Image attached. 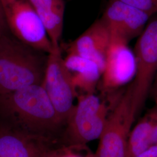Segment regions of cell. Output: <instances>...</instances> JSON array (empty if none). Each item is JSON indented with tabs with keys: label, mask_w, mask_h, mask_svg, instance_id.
Listing matches in <instances>:
<instances>
[{
	"label": "cell",
	"mask_w": 157,
	"mask_h": 157,
	"mask_svg": "<svg viewBox=\"0 0 157 157\" xmlns=\"http://www.w3.org/2000/svg\"><path fill=\"white\" fill-rule=\"evenodd\" d=\"M134 157H157V145L149 147L146 150Z\"/></svg>",
	"instance_id": "obj_19"
},
{
	"label": "cell",
	"mask_w": 157,
	"mask_h": 157,
	"mask_svg": "<svg viewBox=\"0 0 157 157\" xmlns=\"http://www.w3.org/2000/svg\"><path fill=\"white\" fill-rule=\"evenodd\" d=\"M157 118V102L148 109L131 129L128 143L126 157H134L151 146L152 129Z\"/></svg>",
	"instance_id": "obj_13"
},
{
	"label": "cell",
	"mask_w": 157,
	"mask_h": 157,
	"mask_svg": "<svg viewBox=\"0 0 157 157\" xmlns=\"http://www.w3.org/2000/svg\"><path fill=\"white\" fill-rule=\"evenodd\" d=\"M65 6L36 10L54 49L61 48Z\"/></svg>",
	"instance_id": "obj_14"
},
{
	"label": "cell",
	"mask_w": 157,
	"mask_h": 157,
	"mask_svg": "<svg viewBox=\"0 0 157 157\" xmlns=\"http://www.w3.org/2000/svg\"><path fill=\"white\" fill-rule=\"evenodd\" d=\"M146 12L151 17L157 14V0H120Z\"/></svg>",
	"instance_id": "obj_16"
},
{
	"label": "cell",
	"mask_w": 157,
	"mask_h": 157,
	"mask_svg": "<svg viewBox=\"0 0 157 157\" xmlns=\"http://www.w3.org/2000/svg\"><path fill=\"white\" fill-rule=\"evenodd\" d=\"M63 63L78 95L95 93L102 76L101 71L95 63L77 54L67 53Z\"/></svg>",
	"instance_id": "obj_12"
},
{
	"label": "cell",
	"mask_w": 157,
	"mask_h": 157,
	"mask_svg": "<svg viewBox=\"0 0 157 157\" xmlns=\"http://www.w3.org/2000/svg\"><path fill=\"white\" fill-rule=\"evenodd\" d=\"M58 141L28 135L0 123V157H43Z\"/></svg>",
	"instance_id": "obj_11"
},
{
	"label": "cell",
	"mask_w": 157,
	"mask_h": 157,
	"mask_svg": "<svg viewBox=\"0 0 157 157\" xmlns=\"http://www.w3.org/2000/svg\"><path fill=\"white\" fill-rule=\"evenodd\" d=\"M128 44L119 40L111 39L105 67L98 84L104 95H109L122 89L135 77V54Z\"/></svg>",
	"instance_id": "obj_8"
},
{
	"label": "cell",
	"mask_w": 157,
	"mask_h": 157,
	"mask_svg": "<svg viewBox=\"0 0 157 157\" xmlns=\"http://www.w3.org/2000/svg\"><path fill=\"white\" fill-rule=\"evenodd\" d=\"M111 42V33L100 19L69 43L65 49L67 53L77 54L95 63L102 74Z\"/></svg>",
	"instance_id": "obj_10"
},
{
	"label": "cell",
	"mask_w": 157,
	"mask_h": 157,
	"mask_svg": "<svg viewBox=\"0 0 157 157\" xmlns=\"http://www.w3.org/2000/svg\"><path fill=\"white\" fill-rule=\"evenodd\" d=\"M13 36L0 37V94L42 84L47 59Z\"/></svg>",
	"instance_id": "obj_2"
},
{
	"label": "cell",
	"mask_w": 157,
	"mask_h": 157,
	"mask_svg": "<svg viewBox=\"0 0 157 157\" xmlns=\"http://www.w3.org/2000/svg\"><path fill=\"white\" fill-rule=\"evenodd\" d=\"M0 123L28 135L57 141L65 127L41 84L0 94Z\"/></svg>",
	"instance_id": "obj_1"
},
{
	"label": "cell",
	"mask_w": 157,
	"mask_h": 157,
	"mask_svg": "<svg viewBox=\"0 0 157 157\" xmlns=\"http://www.w3.org/2000/svg\"><path fill=\"white\" fill-rule=\"evenodd\" d=\"M150 143H151V146L157 145V118L155 125L154 126V128L152 129Z\"/></svg>",
	"instance_id": "obj_21"
},
{
	"label": "cell",
	"mask_w": 157,
	"mask_h": 157,
	"mask_svg": "<svg viewBox=\"0 0 157 157\" xmlns=\"http://www.w3.org/2000/svg\"><path fill=\"white\" fill-rule=\"evenodd\" d=\"M150 17L146 12L120 0H109L100 19L111 39L128 43L143 33Z\"/></svg>",
	"instance_id": "obj_9"
},
{
	"label": "cell",
	"mask_w": 157,
	"mask_h": 157,
	"mask_svg": "<svg viewBox=\"0 0 157 157\" xmlns=\"http://www.w3.org/2000/svg\"><path fill=\"white\" fill-rule=\"evenodd\" d=\"M43 157H96L87 145L67 144L60 141L46 151Z\"/></svg>",
	"instance_id": "obj_15"
},
{
	"label": "cell",
	"mask_w": 157,
	"mask_h": 157,
	"mask_svg": "<svg viewBox=\"0 0 157 157\" xmlns=\"http://www.w3.org/2000/svg\"><path fill=\"white\" fill-rule=\"evenodd\" d=\"M35 10L65 6L64 0H28Z\"/></svg>",
	"instance_id": "obj_17"
},
{
	"label": "cell",
	"mask_w": 157,
	"mask_h": 157,
	"mask_svg": "<svg viewBox=\"0 0 157 157\" xmlns=\"http://www.w3.org/2000/svg\"><path fill=\"white\" fill-rule=\"evenodd\" d=\"M123 92L102 99L95 93L80 94L65 125L60 141L67 144L87 145L99 139L107 118Z\"/></svg>",
	"instance_id": "obj_3"
},
{
	"label": "cell",
	"mask_w": 157,
	"mask_h": 157,
	"mask_svg": "<svg viewBox=\"0 0 157 157\" xmlns=\"http://www.w3.org/2000/svg\"><path fill=\"white\" fill-rule=\"evenodd\" d=\"M42 86L62 123L65 125L78 94L63 63L61 48L48 54Z\"/></svg>",
	"instance_id": "obj_7"
},
{
	"label": "cell",
	"mask_w": 157,
	"mask_h": 157,
	"mask_svg": "<svg viewBox=\"0 0 157 157\" xmlns=\"http://www.w3.org/2000/svg\"><path fill=\"white\" fill-rule=\"evenodd\" d=\"M10 32L24 44L43 53L54 49L37 13L28 0H1Z\"/></svg>",
	"instance_id": "obj_5"
},
{
	"label": "cell",
	"mask_w": 157,
	"mask_h": 157,
	"mask_svg": "<svg viewBox=\"0 0 157 157\" xmlns=\"http://www.w3.org/2000/svg\"><path fill=\"white\" fill-rule=\"evenodd\" d=\"M9 34H10V32L6 25L2 6L0 0V37Z\"/></svg>",
	"instance_id": "obj_18"
},
{
	"label": "cell",
	"mask_w": 157,
	"mask_h": 157,
	"mask_svg": "<svg viewBox=\"0 0 157 157\" xmlns=\"http://www.w3.org/2000/svg\"><path fill=\"white\" fill-rule=\"evenodd\" d=\"M135 120L129 84L108 115L98 139L96 157H126L129 135Z\"/></svg>",
	"instance_id": "obj_6"
},
{
	"label": "cell",
	"mask_w": 157,
	"mask_h": 157,
	"mask_svg": "<svg viewBox=\"0 0 157 157\" xmlns=\"http://www.w3.org/2000/svg\"><path fill=\"white\" fill-rule=\"evenodd\" d=\"M150 95H151L152 98L155 101V102H157V72L152 86Z\"/></svg>",
	"instance_id": "obj_20"
},
{
	"label": "cell",
	"mask_w": 157,
	"mask_h": 157,
	"mask_svg": "<svg viewBox=\"0 0 157 157\" xmlns=\"http://www.w3.org/2000/svg\"><path fill=\"white\" fill-rule=\"evenodd\" d=\"M136 73L132 87V109L136 119L144 107L157 72V17L139 36L135 51Z\"/></svg>",
	"instance_id": "obj_4"
}]
</instances>
